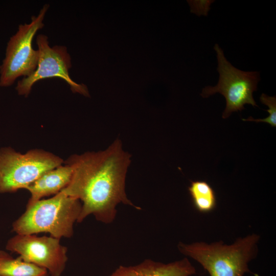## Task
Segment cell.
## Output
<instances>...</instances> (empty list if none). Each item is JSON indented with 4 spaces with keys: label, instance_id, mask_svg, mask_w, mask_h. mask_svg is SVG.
<instances>
[{
    "label": "cell",
    "instance_id": "cell-4",
    "mask_svg": "<svg viewBox=\"0 0 276 276\" xmlns=\"http://www.w3.org/2000/svg\"><path fill=\"white\" fill-rule=\"evenodd\" d=\"M63 160L38 149L24 154L10 147L0 149V194L25 189L45 172L62 165Z\"/></svg>",
    "mask_w": 276,
    "mask_h": 276
},
{
    "label": "cell",
    "instance_id": "cell-1",
    "mask_svg": "<svg viewBox=\"0 0 276 276\" xmlns=\"http://www.w3.org/2000/svg\"><path fill=\"white\" fill-rule=\"evenodd\" d=\"M131 155L116 139L106 149L74 154L64 163L73 168L68 185L61 191L82 204L77 222L93 215L104 223L112 222L120 203L139 209L128 199L125 180Z\"/></svg>",
    "mask_w": 276,
    "mask_h": 276
},
{
    "label": "cell",
    "instance_id": "cell-7",
    "mask_svg": "<svg viewBox=\"0 0 276 276\" xmlns=\"http://www.w3.org/2000/svg\"><path fill=\"white\" fill-rule=\"evenodd\" d=\"M36 44L38 52L37 67L29 76L18 81L15 89L18 95L27 97L37 82L57 77L65 81L73 93L89 97L87 86L84 84L77 83L70 76L71 58L66 47L58 45L51 47L48 36L41 34L37 36Z\"/></svg>",
    "mask_w": 276,
    "mask_h": 276
},
{
    "label": "cell",
    "instance_id": "cell-2",
    "mask_svg": "<svg viewBox=\"0 0 276 276\" xmlns=\"http://www.w3.org/2000/svg\"><path fill=\"white\" fill-rule=\"evenodd\" d=\"M81 207L79 200L61 191L51 198L26 206L25 212L13 223L12 231L16 234L46 233L60 239L71 238Z\"/></svg>",
    "mask_w": 276,
    "mask_h": 276
},
{
    "label": "cell",
    "instance_id": "cell-3",
    "mask_svg": "<svg viewBox=\"0 0 276 276\" xmlns=\"http://www.w3.org/2000/svg\"><path fill=\"white\" fill-rule=\"evenodd\" d=\"M260 236L252 234L227 245L220 241L211 244L180 242L178 248L184 255L198 262L210 276H243L251 272L248 263L258 252Z\"/></svg>",
    "mask_w": 276,
    "mask_h": 276
},
{
    "label": "cell",
    "instance_id": "cell-12",
    "mask_svg": "<svg viewBox=\"0 0 276 276\" xmlns=\"http://www.w3.org/2000/svg\"><path fill=\"white\" fill-rule=\"evenodd\" d=\"M188 191L194 206L199 212L209 213L216 208L215 192L206 181H192L188 188Z\"/></svg>",
    "mask_w": 276,
    "mask_h": 276
},
{
    "label": "cell",
    "instance_id": "cell-5",
    "mask_svg": "<svg viewBox=\"0 0 276 276\" xmlns=\"http://www.w3.org/2000/svg\"><path fill=\"white\" fill-rule=\"evenodd\" d=\"M214 50L216 53L219 80L214 86L204 87L200 94L201 97L208 98L216 93L223 95L226 100L222 116L223 119L229 117L233 112L244 109V106L246 104L258 107L253 93L257 90L258 84L261 80L260 72L243 71L233 66L217 43L215 44Z\"/></svg>",
    "mask_w": 276,
    "mask_h": 276
},
{
    "label": "cell",
    "instance_id": "cell-11",
    "mask_svg": "<svg viewBox=\"0 0 276 276\" xmlns=\"http://www.w3.org/2000/svg\"><path fill=\"white\" fill-rule=\"evenodd\" d=\"M48 274L44 268L25 262L19 257L13 258L0 250V276H43Z\"/></svg>",
    "mask_w": 276,
    "mask_h": 276
},
{
    "label": "cell",
    "instance_id": "cell-14",
    "mask_svg": "<svg viewBox=\"0 0 276 276\" xmlns=\"http://www.w3.org/2000/svg\"><path fill=\"white\" fill-rule=\"evenodd\" d=\"M43 276H49V275H48V274H45V275H44Z\"/></svg>",
    "mask_w": 276,
    "mask_h": 276
},
{
    "label": "cell",
    "instance_id": "cell-9",
    "mask_svg": "<svg viewBox=\"0 0 276 276\" xmlns=\"http://www.w3.org/2000/svg\"><path fill=\"white\" fill-rule=\"evenodd\" d=\"M195 273V268L185 258L169 263L146 260L134 266H121L109 276H191Z\"/></svg>",
    "mask_w": 276,
    "mask_h": 276
},
{
    "label": "cell",
    "instance_id": "cell-8",
    "mask_svg": "<svg viewBox=\"0 0 276 276\" xmlns=\"http://www.w3.org/2000/svg\"><path fill=\"white\" fill-rule=\"evenodd\" d=\"M6 248L23 261L45 269L51 276H61L68 259L67 248L60 239L51 236L16 234L8 241Z\"/></svg>",
    "mask_w": 276,
    "mask_h": 276
},
{
    "label": "cell",
    "instance_id": "cell-10",
    "mask_svg": "<svg viewBox=\"0 0 276 276\" xmlns=\"http://www.w3.org/2000/svg\"><path fill=\"white\" fill-rule=\"evenodd\" d=\"M72 174V167L66 163L43 173L25 188L31 194L27 206L44 197L59 193L68 185Z\"/></svg>",
    "mask_w": 276,
    "mask_h": 276
},
{
    "label": "cell",
    "instance_id": "cell-6",
    "mask_svg": "<svg viewBox=\"0 0 276 276\" xmlns=\"http://www.w3.org/2000/svg\"><path fill=\"white\" fill-rule=\"evenodd\" d=\"M49 5H44L28 24H20L7 42L5 56L0 65V86H11L17 78L27 77L36 70L38 52L32 46L37 32L44 27L43 20Z\"/></svg>",
    "mask_w": 276,
    "mask_h": 276
},
{
    "label": "cell",
    "instance_id": "cell-13",
    "mask_svg": "<svg viewBox=\"0 0 276 276\" xmlns=\"http://www.w3.org/2000/svg\"><path fill=\"white\" fill-rule=\"evenodd\" d=\"M260 101L263 104L267 105L268 109L266 111L269 116L263 119H254L249 117L247 119H242L243 121H255L256 122H265L269 124L271 127H276V97L269 96L264 93L260 97Z\"/></svg>",
    "mask_w": 276,
    "mask_h": 276
}]
</instances>
